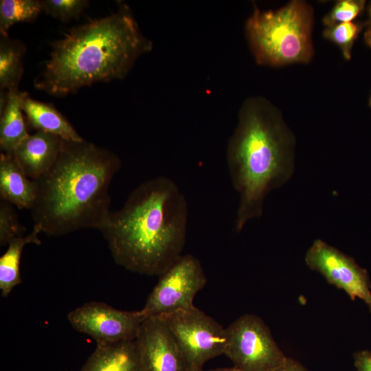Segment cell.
<instances>
[{
	"instance_id": "6da1fadb",
	"label": "cell",
	"mask_w": 371,
	"mask_h": 371,
	"mask_svg": "<svg viewBox=\"0 0 371 371\" xmlns=\"http://www.w3.org/2000/svg\"><path fill=\"white\" fill-rule=\"evenodd\" d=\"M188 205L166 177L137 186L100 229L115 263L134 273L161 276L182 255Z\"/></svg>"
},
{
	"instance_id": "7a4b0ae2",
	"label": "cell",
	"mask_w": 371,
	"mask_h": 371,
	"mask_svg": "<svg viewBox=\"0 0 371 371\" xmlns=\"http://www.w3.org/2000/svg\"><path fill=\"white\" fill-rule=\"evenodd\" d=\"M120 167L117 155L106 148L84 139H63L54 164L35 180L34 225L53 236L100 230L111 212L109 186Z\"/></svg>"
},
{
	"instance_id": "3957f363",
	"label": "cell",
	"mask_w": 371,
	"mask_h": 371,
	"mask_svg": "<svg viewBox=\"0 0 371 371\" xmlns=\"http://www.w3.org/2000/svg\"><path fill=\"white\" fill-rule=\"evenodd\" d=\"M153 43L140 31L125 3L105 17L71 29L53 43L35 87L55 96L98 82L124 78Z\"/></svg>"
},
{
	"instance_id": "277c9868",
	"label": "cell",
	"mask_w": 371,
	"mask_h": 371,
	"mask_svg": "<svg viewBox=\"0 0 371 371\" xmlns=\"http://www.w3.org/2000/svg\"><path fill=\"white\" fill-rule=\"evenodd\" d=\"M295 139L282 113L263 97L243 103L228 141L227 163L239 195L235 229L261 216L266 196L285 184L295 169Z\"/></svg>"
},
{
	"instance_id": "5b68a950",
	"label": "cell",
	"mask_w": 371,
	"mask_h": 371,
	"mask_svg": "<svg viewBox=\"0 0 371 371\" xmlns=\"http://www.w3.org/2000/svg\"><path fill=\"white\" fill-rule=\"evenodd\" d=\"M313 26L311 5L293 0L275 10L255 7L246 21L245 33L258 64L280 67L311 60Z\"/></svg>"
},
{
	"instance_id": "8992f818",
	"label": "cell",
	"mask_w": 371,
	"mask_h": 371,
	"mask_svg": "<svg viewBox=\"0 0 371 371\" xmlns=\"http://www.w3.org/2000/svg\"><path fill=\"white\" fill-rule=\"evenodd\" d=\"M160 317L171 330L189 371H203L207 361L225 354V328L196 306Z\"/></svg>"
},
{
	"instance_id": "52a82bcc",
	"label": "cell",
	"mask_w": 371,
	"mask_h": 371,
	"mask_svg": "<svg viewBox=\"0 0 371 371\" xmlns=\"http://www.w3.org/2000/svg\"><path fill=\"white\" fill-rule=\"evenodd\" d=\"M225 330V355L240 371H271L286 358L269 328L255 315L239 317Z\"/></svg>"
},
{
	"instance_id": "ba28073f",
	"label": "cell",
	"mask_w": 371,
	"mask_h": 371,
	"mask_svg": "<svg viewBox=\"0 0 371 371\" xmlns=\"http://www.w3.org/2000/svg\"><path fill=\"white\" fill-rule=\"evenodd\" d=\"M141 309L145 317L161 316L193 306L207 282L199 260L182 255L161 276Z\"/></svg>"
},
{
	"instance_id": "9c48e42d",
	"label": "cell",
	"mask_w": 371,
	"mask_h": 371,
	"mask_svg": "<svg viewBox=\"0 0 371 371\" xmlns=\"http://www.w3.org/2000/svg\"><path fill=\"white\" fill-rule=\"evenodd\" d=\"M73 328L96 344L136 339L145 316L140 311H122L104 302H89L68 313Z\"/></svg>"
},
{
	"instance_id": "30bf717a",
	"label": "cell",
	"mask_w": 371,
	"mask_h": 371,
	"mask_svg": "<svg viewBox=\"0 0 371 371\" xmlns=\"http://www.w3.org/2000/svg\"><path fill=\"white\" fill-rule=\"evenodd\" d=\"M306 265L322 274L328 283L344 290L352 299L359 298L371 313V282L367 271L352 258L321 239L307 250Z\"/></svg>"
},
{
	"instance_id": "8fae6325",
	"label": "cell",
	"mask_w": 371,
	"mask_h": 371,
	"mask_svg": "<svg viewBox=\"0 0 371 371\" xmlns=\"http://www.w3.org/2000/svg\"><path fill=\"white\" fill-rule=\"evenodd\" d=\"M136 343L144 371H189L171 330L160 316L145 317Z\"/></svg>"
},
{
	"instance_id": "7c38bea8",
	"label": "cell",
	"mask_w": 371,
	"mask_h": 371,
	"mask_svg": "<svg viewBox=\"0 0 371 371\" xmlns=\"http://www.w3.org/2000/svg\"><path fill=\"white\" fill-rule=\"evenodd\" d=\"M63 139L53 134L36 131L25 137L13 153L25 175L36 180L45 175L56 162Z\"/></svg>"
},
{
	"instance_id": "4fadbf2b",
	"label": "cell",
	"mask_w": 371,
	"mask_h": 371,
	"mask_svg": "<svg viewBox=\"0 0 371 371\" xmlns=\"http://www.w3.org/2000/svg\"><path fill=\"white\" fill-rule=\"evenodd\" d=\"M38 186L29 178L13 154H0V196L19 209L32 208L36 199Z\"/></svg>"
},
{
	"instance_id": "5bb4252c",
	"label": "cell",
	"mask_w": 371,
	"mask_h": 371,
	"mask_svg": "<svg viewBox=\"0 0 371 371\" xmlns=\"http://www.w3.org/2000/svg\"><path fill=\"white\" fill-rule=\"evenodd\" d=\"M80 371H144L136 339L112 344H96Z\"/></svg>"
},
{
	"instance_id": "9a60e30c",
	"label": "cell",
	"mask_w": 371,
	"mask_h": 371,
	"mask_svg": "<svg viewBox=\"0 0 371 371\" xmlns=\"http://www.w3.org/2000/svg\"><path fill=\"white\" fill-rule=\"evenodd\" d=\"M22 109L27 124L36 131L49 133L67 141L83 140L69 122L52 105L27 95L23 100Z\"/></svg>"
},
{
	"instance_id": "2e32d148",
	"label": "cell",
	"mask_w": 371,
	"mask_h": 371,
	"mask_svg": "<svg viewBox=\"0 0 371 371\" xmlns=\"http://www.w3.org/2000/svg\"><path fill=\"white\" fill-rule=\"evenodd\" d=\"M27 95L19 89L8 91L5 108L0 114V148L2 153L13 154L19 144L29 135L22 109V102Z\"/></svg>"
},
{
	"instance_id": "e0dca14e",
	"label": "cell",
	"mask_w": 371,
	"mask_h": 371,
	"mask_svg": "<svg viewBox=\"0 0 371 371\" xmlns=\"http://www.w3.org/2000/svg\"><path fill=\"white\" fill-rule=\"evenodd\" d=\"M41 229L34 225L30 233L17 237L8 243L6 251L0 258V289L8 297L12 289L21 283L20 261L23 248L28 244L41 245Z\"/></svg>"
},
{
	"instance_id": "ac0fdd59",
	"label": "cell",
	"mask_w": 371,
	"mask_h": 371,
	"mask_svg": "<svg viewBox=\"0 0 371 371\" xmlns=\"http://www.w3.org/2000/svg\"><path fill=\"white\" fill-rule=\"evenodd\" d=\"M25 45L8 35L0 38V88L1 90L19 89L23 67Z\"/></svg>"
},
{
	"instance_id": "d6986e66",
	"label": "cell",
	"mask_w": 371,
	"mask_h": 371,
	"mask_svg": "<svg viewBox=\"0 0 371 371\" xmlns=\"http://www.w3.org/2000/svg\"><path fill=\"white\" fill-rule=\"evenodd\" d=\"M43 10L41 1L38 0H1L0 1V32L8 35L13 25L34 21Z\"/></svg>"
},
{
	"instance_id": "ffe728a7",
	"label": "cell",
	"mask_w": 371,
	"mask_h": 371,
	"mask_svg": "<svg viewBox=\"0 0 371 371\" xmlns=\"http://www.w3.org/2000/svg\"><path fill=\"white\" fill-rule=\"evenodd\" d=\"M361 30L362 24L351 21L326 27L323 36L339 47L346 60H350L354 43Z\"/></svg>"
},
{
	"instance_id": "44dd1931",
	"label": "cell",
	"mask_w": 371,
	"mask_h": 371,
	"mask_svg": "<svg viewBox=\"0 0 371 371\" xmlns=\"http://www.w3.org/2000/svg\"><path fill=\"white\" fill-rule=\"evenodd\" d=\"M14 205L1 199L0 245L5 246L15 238L25 236L26 228L19 219Z\"/></svg>"
},
{
	"instance_id": "7402d4cb",
	"label": "cell",
	"mask_w": 371,
	"mask_h": 371,
	"mask_svg": "<svg viewBox=\"0 0 371 371\" xmlns=\"http://www.w3.org/2000/svg\"><path fill=\"white\" fill-rule=\"evenodd\" d=\"M43 10L62 21L79 17L89 3L87 0H43Z\"/></svg>"
},
{
	"instance_id": "603a6c76",
	"label": "cell",
	"mask_w": 371,
	"mask_h": 371,
	"mask_svg": "<svg viewBox=\"0 0 371 371\" xmlns=\"http://www.w3.org/2000/svg\"><path fill=\"white\" fill-rule=\"evenodd\" d=\"M365 5L366 1L363 0L339 1L324 17L323 23L326 27H331L351 22L361 13Z\"/></svg>"
},
{
	"instance_id": "cb8c5ba5",
	"label": "cell",
	"mask_w": 371,
	"mask_h": 371,
	"mask_svg": "<svg viewBox=\"0 0 371 371\" xmlns=\"http://www.w3.org/2000/svg\"><path fill=\"white\" fill-rule=\"evenodd\" d=\"M354 363L357 371H371V352L361 350L354 354Z\"/></svg>"
},
{
	"instance_id": "d4e9b609",
	"label": "cell",
	"mask_w": 371,
	"mask_h": 371,
	"mask_svg": "<svg viewBox=\"0 0 371 371\" xmlns=\"http://www.w3.org/2000/svg\"><path fill=\"white\" fill-rule=\"evenodd\" d=\"M271 371H307L298 361L286 357L284 361Z\"/></svg>"
},
{
	"instance_id": "484cf974",
	"label": "cell",
	"mask_w": 371,
	"mask_h": 371,
	"mask_svg": "<svg viewBox=\"0 0 371 371\" xmlns=\"http://www.w3.org/2000/svg\"><path fill=\"white\" fill-rule=\"evenodd\" d=\"M369 18L366 23L364 39L366 44L371 48V10L368 9Z\"/></svg>"
},
{
	"instance_id": "4316f807",
	"label": "cell",
	"mask_w": 371,
	"mask_h": 371,
	"mask_svg": "<svg viewBox=\"0 0 371 371\" xmlns=\"http://www.w3.org/2000/svg\"><path fill=\"white\" fill-rule=\"evenodd\" d=\"M208 371H240V370L233 366L232 368H220L210 370Z\"/></svg>"
},
{
	"instance_id": "83f0119b",
	"label": "cell",
	"mask_w": 371,
	"mask_h": 371,
	"mask_svg": "<svg viewBox=\"0 0 371 371\" xmlns=\"http://www.w3.org/2000/svg\"><path fill=\"white\" fill-rule=\"evenodd\" d=\"M369 105L371 106V94H370V97L369 98Z\"/></svg>"
}]
</instances>
